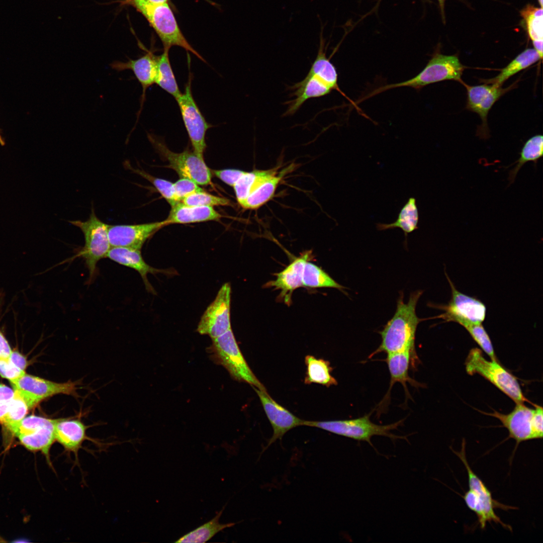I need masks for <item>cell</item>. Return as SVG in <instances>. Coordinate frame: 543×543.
Segmentation results:
<instances>
[{
	"mask_svg": "<svg viewBox=\"0 0 543 543\" xmlns=\"http://www.w3.org/2000/svg\"><path fill=\"white\" fill-rule=\"evenodd\" d=\"M419 219L416 200L414 197H410L401 209L397 219L394 222L389 224L379 223L376 224V227L380 231L400 228L403 231L406 240L409 233L418 228Z\"/></svg>",
	"mask_w": 543,
	"mask_h": 543,
	"instance_id": "27",
	"label": "cell"
},
{
	"mask_svg": "<svg viewBox=\"0 0 543 543\" xmlns=\"http://www.w3.org/2000/svg\"><path fill=\"white\" fill-rule=\"evenodd\" d=\"M111 68L117 71L131 70L140 83L142 88L140 109L138 113V119L145 99L147 89L155 83L157 74V56L149 52L138 59H130L126 62L115 61L110 64Z\"/></svg>",
	"mask_w": 543,
	"mask_h": 543,
	"instance_id": "20",
	"label": "cell"
},
{
	"mask_svg": "<svg viewBox=\"0 0 543 543\" xmlns=\"http://www.w3.org/2000/svg\"><path fill=\"white\" fill-rule=\"evenodd\" d=\"M542 42L543 39L532 41L534 49L537 52L541 59L542 58Z\"/></svg>",
	"mask_w": 543,
	"mask_h": 543,
	"instance_id": "49",
	"label": "cell"
},
{
	"mask_svg": "<svg viewBox=\"0 0 543 543\" xmlns=\"http://www.w3.org/2000/svg\"><path fill=\"white\" fill-rule=\"evenodd\" d=\"M13 350L10 345L0 329V359H7Z\"/></svg>",
	"mask_w": 543,
	"mask_h": 543,
	"instance_id": "45",
	"label": "cell"
},
{
	"mask_svg": "<svg viewBox=\"0 0 543 543\" xmlns=\"http://www.w3.org/2000/svg\"><path fill=\"white\" fill-rule=\"evenodd\" d=\"M150 3L153 5H162L167 3L168 0H147Z\"/></svg>",
	"mask_w": 543,
	"mask_h": 543,
	"instance_id": "50",
	"label": "cell"
},
{
	"mask_svg": "<svg viewBox=\"0 0 543 543\" xmlns=\"http://www.w3.org/2000/svg\"><path fill=\"white\" fill-rule=\"evenodd\" d=\"M9 359L15 366L23 371H25L27 366L26 357L17 351H12Z\"/></svg>",
	"mask_w": 543,
	"mask_h": 543,
	"instance_id": "46",
	"label": "cell"
},
{
	"mask_svg": "<svg viewBox=\"0 0 543 543\" xmlns=\"http://www.w3.org/2000/svg\"><path fill=\"white\" fill-rule=\"evenodd\" d=\"M465 67L456 55H445L436 53L429 60L425 67L417 75L407 80L387 84L378 87L359 100L361 102L388 89L400 87H410L415 89L433 83L447 80L460 82Z\"/></svg>",
	"mask_w": 543,
	"mask_h": 543,
	"instance_id": "3",
	"label": "cell"
},
{
	"mask_svg": "<svg viewBox=\"0 0 543 543\" xmlns=\"http://www.w3.org/2000/svg\"><path fill=\"white\" fill-rule=\"evenodd\" d=\"M318 54L308 73L312 74L325 83L332 90L335 89L346 98L354 106V102L346 97L338 84V74L334 65L327 58L324 48L325 42L321 33Z\"/></svg>",
	"mask_w": 543,
	"mask_h": 543,
	"instance_id": "25",
	"label": "cell"
},
{
	"mask_svg": "<svg viewBox=\"0 0 543 543\" xmlns=\"http://www.w3.org/2000/svg\"><path fill=\"white\" fill-rule=\"evenodd\" d=\"M168 51L169 49L164 48L162 54L157 56V74L155 83L175 99L182 93L171 66Z\"/></svg>",
	"mask_w": 543,
	"mask_h": 543,
	"instance_id": "33",
	"label": "cell"
},
{
	"mask_svg": "<svg viewBox=\"0 0 543 543\" xmlns=\"http://www.w3.org/2000/svg\"><path fill=\"white\" fill-rule=\"evenodd\" d=\"M465 446V441L463 439L461 451H457L452 449V451L461 460L468 473L469 490L463 496L466 505L477 515L482 529L485 528L487 522L493 521L511 530V527L500 519L495 513L494 509L508 510L514 508L503 505L493 498L490 491L470 467L466 458Z\"/></svg>",
	"mask_w": 543,
	"mask_h": 543,
	"instance_id": "2",
	"label": "cell"
},
{
	"mask_svg": "<svg viewBox=\"0 0 543 543\" xmlns=\"http://www.w3.org/2000/svg\"><path fill=\"white\" fill-rule=\"evenodd\" d=\"M189 76L184 93L175 100L194 151L203 156L206 148V134L212 126L206 121L195 101L192 93L191 73Z\"/></svg>",
	"mask_w": 543,
	"mask_h": 543,
	"instance_id": "11",
	"label": "cell"
},
{
	"mask_svg": "<svg viewBox=\"0 0 543 543\" xmlns=\"http://www.w3.org/2000/svg\"><path fill=\"white\" fill-rule=\"evenodd\" d=\"M467 373L478 374L488 380L515 403L529 402L524 396L516 378L497 360H488L477 348L470 350L465 362Z\"/></svg>",
	"mask_w": 543,
	"mask_h": 543,
	"instance_id": "7",
	"label": "cell"
},
{
	"mask_svg": "<svg viewBox=\"0 0 543 543\" xmlns=\"http://www.w3.org/2000/svg\"><path fill=\"white\" fill-rule=\"evenodd\" d=\"M25 373V371L17 367L9 358L0 359V376L10 382L19 379Z\"/></svg>",
	"mask_w": 543,
	"mask_h": 543,
	"instance_id": "42",
	"label": "cell"
},
{
	"mask_svg": "<svg viewBox=\"0 0 543 543\" xmlns=\"http://www.w3.org/2000/svg\"><path fill=\"white\" fill-rule=\"evenodd\" d=\"M212 171L216 177L227 185L232 187L234 186L245 172L236 169L214 170Z\"/></svg>",
	"mask_w": 543,
	"mask_h": 543,
	"instance_id": "43",
	"label": "cell"
},
{
	"mask_svg": "<svg viewBox=\"0 0 543 543\" xmlns=\"http://www.w3.org/2000/svg\"><path fill=\"white\" fill-rule=\"evenodd\" d=\"M29 409L23 398L15 390L14 396L10 401L8 412L1 423L8 428L25 417Z\"/></svg>",
	"mask_w": 543,
	"mask_h": 543,
	"instance_id": "36",
	"label": "cell"
},
{
	"mask_svg": "<svg viewBox=\"0 0 543 543\" xmlns=\"http://www.w3.org/2000/svg\"><path fill=\"white\" fill-rule=\"evenodd\" d=\"M69 222L79 228L84 235V244L79 250L77 256L81 257L84 260L88 270V284L93 281L97 276L98 263L106 257L111 247L108 236L109 225L99 219L93 206L89 218L86 221Z\"/></svg>",
	"mask_w": 543,
	"mask_h": 543,
	"instance_id": "6",
	"label": "cell"
},
{
	"mask_svg": "<svg viewBox=\"0 0 543 543\" xmlns=\"http://www.w3.org/2000/svg\"><path fill=\"white\" fill-rule=\"evenodd\" d=\"M212 348L217 361L227 370L233 379L266 391L246 363L232 329L212 339Z\"/></svg>",
	"mask_w": 543,
	"mask_h": 543,
	"instance_id": "8",
	"label": "cell"
},
{
	"mask_svg": "<svg viewBox=\"0 0 543 543\" xmlns=\"http://www.w3.org/2000/svg\"><path fill=\"white\" fill-rule=\"evenodd\" d=\"M526 21L527 30L532 41L543 39L542 8H526L522 12Z\"/></svg>",
	"mask_w": 543,
	"mask_h": 543,
	"instance_id": "38",
	"label": "cell"
},
{
	"mask_svg": "<svg viewBox=\"0 0 543 543\" xmlns=\"http://www.w3.org/2000/svg\"><path fill=\"white\" fill-rule=\"evenodd\" d=\"M181 202L189 206L212 207L227 206L230 204V201L227 199L212 195L204 191L192 194L183 199Z\"/></svg>",
	"mask_w": 543,
	"mask_h": 543,
	"instance_id": "39",
	"label": "cell"
},
{
	"mask_svg": "<svg viewBox=\"0 0 543 543\" xmlns=\"http://www.w3.org/2000/svg\"><path fill=\"white\" fill-rule=\"evenodd\" d=\"M131 3L147 19L161 39L164 48L172 46L182 47L206 62L203 57L187 41L176 22L167 3L153 5L147 0H130Z\"/></svg>",
	"mask_w": 543,
	"mask_h": 543,
	"instance_id": "5",
	"label": "cell"
},
{
	"mask_svg": "<svg viewBox=\"0 0 543 543\" xmlns=\"http://www.w3.org/2000/svg\"><path fill=\"white\" fill-rule=\"evenodd\" d=\"M56 419H50L41 416L30 415L24 417L18 423L7 428L13 434L17 436L20 434L30 433L43 426L54 423Z\"/></svg>",
	"mask_w": 543,
	"mask_h": 543,
	"instance_id": "37",
	"label": "cell"
},
{
	"mask_svg": "<svg viewBox=\"0 0 543 543\" xmlns=\"http://www.w3.org/2000/svg\"><path fill=\"white\" fill-rule=\"evenodd\" d=\"M221 217L212 207L189 206L180 202L171 207L164 221L167 225L217 220Z\"/></svg>",
	"mask_w": 543,
	"mask_h": 543,
	"instance_id": "23",
	"label": "cell"
},
{
	"mask_svg": "<svg viewBox=\"0 0 543 543\" xmlns=\"http://www.w3.org/2000/svg\"><path fill=\"white\" fill-rule=\"evenodd\" d=\"M14 395V390L4 384H0V401H10Z\"/></svg>",
	"mask_w": 543,
	"mask_h": 543,
	"instance_id": "47",
	"label": "cell"
},
{
	"mask_svg": "<svg viewBox=\"0 0 543 543\" xmlns=\"http://www.w3.org/2000/svg\"><path fill=\"white\" fill-rule=\"evenodd\" d=\"M419 359L415 357L409 351H403L387 354L385 361L387 364L390 375V386L388 392L379 404V408L382 410L386 406L390 398V392L393 385L396 383H400L403 386L407 398L410 397L407 383L413 387H419L422 385L411 378L408 374L410 365L414 369Z\"/></svg>",
	"mask_w": 543,
	"mask_h": 543,
	"instance_id": "17",
	"label": "cell"
},
{
	"mask_svg": "<svg viewBox=\"0 0 543 543\" xmlns=\"http://www.w3.org/2000/svg\"><path fill=\"white\" fill-rule=\"evenodd\" d=\"M261 402L264 412L273 430L272 436L262 451L283 436L291 429L303 425L304 420L300 419L275 401L266 390H259L252 386Z\"/></svg>",
	"mask_w": 543,
	"mask_h": 543,
	"instance_id": "15",
	"label": "cell"
},
{
	"mask_svg": "<svg viewBox=\"0 0 543 543\" xmlns=\"http://www.w3.org/2000/svg\"><path fill=\"white\" fill-rule=\"evenodd\" d=\"M224 508L225 506L218 512L211 520L185 534L175 542H205L212 538L219 531L234 525L235 523L223 524L219 522V519Z\"/></svg>",
	"mask_w": 543,
	"mask_h": 543,
	"instance_id": "32",
	"label": "cell"
},
{
	"mask_svg": "<svg viewBox=\"0 0 543 543\" xmlns=\"http://www.w3.org/2000/svg\"><path fill=\"white\" fill-rule=\"evenodd\" d=\"M55 422L52 424L37 429L30 433L20 434L16 436L21 443L28 449L41 451L45 456L49 464H51L49 457L50 450L53 443L55 441Z\"/></svg>",
	"mask_w": 543,
	"mask_h": 543,
	"instance_id": "26",
	"label": "cell"
},
{
	"mask_svg": "<svg viewBox=\"0 0 543 543\" xmlns=\"http://www.w3.org/2000/svg\"><path fill=\"white\" fill-rule=\"evenodd\" d=\"M287 170L286 168L263 182L249 195L240 205L245 209H255L264 205L273 197Z\"/></svg>",
	"mask_w": 543,
	"mask_h": 543,
	"instance_id": "31",
	"label": "cell"
},
{
	"mask_svg": "<svg viewBox=\"0 0 543 543\" xmlns=\"http://www.w3.org/2000/svg\"><path fill=\"white\" fill-rule=\"evenodd\" d=\"M538 2L541 6V8H542V0H538Z\"/></svg>",
	"mask_w": 543,
	"mask_h": 543,
	"instance_id": "52",
	"label": "cell"
},
{
	"mask_svg": "<svg viewBox=\"0 0 543 543\" xmlns=\"http://www.w3.org/2000/svg\"><path fill=\"white\" fill-rule=\"evenodd\" d=\"M176 197L181 202L186 197L195 193L204 190L193 180L187 178H181L173 184Z\"/></svg>",
	"mask_w": 543,
	"mask_h": 543,
	"instance_id": "41",
	"label": "cell"
},
{
	"mask_svg": "<svg viewBox=\"0 0 543 543\" xmlns=\"http://www.w3.org/2000/svg\"><path fill=\"white\" fill-rule=\"evenodd\" d=\"M231 295L230 284L226 283L201 316L197 329L199 333L208 335L212 339L231 329Z\"/></svg>",
	"mask_w": 543,
	"mask_h": 543,
	"instance_id": "12",
	"label": "cell"
},
{
	"mask_svg": "<svg viewBox=\"0 0 543 543\" xmlns=\"http://www.w3.org/2000/svg\"><path fill=\"white\" fill-rule=\"evenodd\" d=\"M10 401H0V423L8 412Z\"/></svg>",
	"mask_w": 543,
	"mask_h": 543,
	"instance_id": "48",
	"label": "cell"
},
{
	"mask_svg": "<svg viewBox=\"0 0 543 543\" xmlns=\"http://www.w3.org/2000/svg\"><path fill=\"white\" fill-rule=\"evenodd\" d=\"M147 137L154 149L168 161V167L174 170L181 178H189L199 185L211 184L212 172L203 156L189 150L180 153L174 152L154 134L148 133Z\"/></svg>",
	"mask_w": 543,
	"mask_h": 543,
	"instance_id": "9",
	"label": "cell"
},
{
	"mask_svg": "<svg viewBox=\"0 0 543 543\" xmlns=\"http://www.w3.org/2000/svg\"><path fill=\"white\" fill-rule=\"evenodd\" d=\"M88 426L80 418H64L56 419L54 425L55 441L60 443L68 454L73 453L77 463L78 452L83 442L89 439L86 434Z\"/></svg>",
	"mask_w": 543,
	"mask_h": 543,
	"instance_id": "19",
	"label": "cell"
},
{
	"mask_svg": "<svg viewBox=\"0 0 543 543\" xmlns=\"http://www.w3.org/2000/svg\"><path fill=\"white\" fill-rule=\"evenodd\" d=\"M310 252H306L296 258L284 270L276 274L270 286L281 290L283 295L290 297L296 289L303 286L302 277L304 265L308 261Z\"/></svg>",
	"mask_w": 543,
	"mask_h": 543,
	"instance_id": "24",
	"label": "cell"
},
{
	"mask_svg": "<svg viewBox=\"0 0 543 543\" xmlns=\"http://www.w3.org/2000/svg\"><path fill=\"white\" fill-rule=\"evenodd\" d=\"M371 414L355 419L329 421H304L303 425L314 427L335 434L358 441H365L375 448L371 438L375 435L389 437L392 440L398 439L407 440V436H399L391 433L402 425L404 419L388 425H378L370 420ZM376 451H378L375 449Z\"/></svg>",
	"mask_w": 543,
	"mask_h": 543,
	"instance_id": "4",
	"label": "cell"
},
{
	"mask_svg": "<svg viewBox=\"0 0 543 543\" xmlns=\"http://www.w3.org/2000/svg\"><path fill=\"white\" fill-rule=\"evenodd\" d=\"M124 165L126 168L137 173L152 184L158 192L170 204L171 207L180 202L176 196L173 184L171 182L163 179L155 177L143 170H140L139 168H135L131 166L129 161H125Z\"/></svg>",
	"mask_w": 543,
	"mask_h": 543,
	"instance_id": "35",
	"label": "cell"
},
{
	"mask_svg": "<svg viewBox=\"0 0 543 543\" xmlns=\"http://www.w3.org/2000/svg\"><path fill=\"white\" fill-rule=\"evenodd\" d=\"M465 328L471 337L492 360H497L490 338L482 323L472 324Z\"/></svg>",
	"mask_w": 543,
	"mask_h": 543,
	"instance_id": "40",
	"label": "cell"
},
{
	"mask_svg": "<svg viewBox=\"0 0 543 543\" xmlns=\"http://www.w3.org/2000/svg\"><path fill=\"white\" fill-rule=\"evenodd\" d=\"M539 60H541V58L534 49H527L502 68L497 76L490 79L482 80L481 81L485 83H492L502 86V84L510 77L530 66Z\"/></svg>",
	"mask_w": 543,
	"mask_h": 543,
	"instance_id": "28",
	"label": "cell"
},
{
	"mask_svg": "<svg viewBox=\"0 0 543 543\" xmlns=\"http://www.w3.org/2000/svg\"><path fill=\"white\" fill-rule=\"evenodd\" d=\"M543 155V136L537 134L529 138L524 144L518 159L506 167L515 164L514 167L509 171V185L514 183L517 174L521 168L527 162L532 161L536 165L537 161Z\"/></svg>",
	"mask_w": 543,
	"mask_h": 543,
	"instance_id": "30",
	"label": "cell"
},
{
	"mask_svg": "<svg viewBox=\"0 0 543 543\" xmlns=\"http://www.w3.org/2000/svg\"><path fill=\"white\" fill-rule=\"evenodd\" d=\"M11 383L29 408L36 406L47 398L58 394L78 396L77 390L79 383L76 381L57 383L25 373Z\"/></svg>",
	"mask_w": 543,
	"mask_h": 543,
	"instance_id": "10",
	"label": "cell"
},
{
	"mask_svg": "<svg viewBox=\"0 0 543 543\" xmlns=\"http://www.w3.org/2000/svg\"><path fill=\"white\" fill-rule=\"evenodd\" d=\"M467 90L466 109L477 114L482 120L481 125L477 131L478 135L484 139L489 136L487 117L489 111L494 104L505 94L514 88L516 82L507 87L492 83L470 85L463 82Z\"/></svg>",
	"mask_w": 543,
	"mask_h": 543,
	"instance_id": "13",
	"label": "cell"
},
{
	"mask_svg": "<svg viewBox=\"0 0 543 543\" xmlns=\"http://www.w3.org/2000/svg\"><path fill=\"white\" fill-rule=\"evenodd\" d=\"M0 143H1V144L2 145H4L5 144V141H4V139H3V137H2V135H1V132H0Z\"/></svg>",
	"mask_w": 543,
	"mask_h": 543,
	"instance_id": "51",
	"label": "cell"
},
{
	"mask_svg": "<svg viewBox=\"0 0 543 543\" xmlns=\"http://www.w3.org/2000/svg\"><path fill=\"white\" fill-rule=\"evenodd\" d=\"M289 89L292 91V95L295 98L285 103L288 108L284 116L295 114L308 99L323 97L332 90L318 78L309 73L304 79L290 86Z\"/></svg>",
	"mask_w": 543,
	"mask_h": 543,
	"instance_id": "22",
	"label": "cell"
},
{
	"mask_svg": "<svg viewBox=\"0 0 543 543\" xmlns=\"http://www.w3.org/2000/svg\"><path fill=\"white\" fill-rule=\"evenodd\" d=\"M533 409L526 406L523 403H516L513 410L507 414L496 411L493 413H483L498 419L508 430L509 437L516 442V447L522 441L535 439L532 428Z\"/></svg>",
	"mask_w": 543,
	"mask_h": 543,
	"instance_id": "18",
	"label": "cell"
},
{
	"mask_svg": "<svg viewBox=\"0 0 543 543\" xmlns=\"http://www.w3.org/2000/svg\"><path fill=\"white\" fill-rule=\"evenodd\" d=\"M305 362L307 368L304 379L306 384L316 383L327 387L337 385V381L331 375L333 368L328 361L307 355Z\"/></svg>",
	"mask_w": 543,
	"mask_h": 543,
	"instance_id": "29",
	"label": "cell"
},
{
	"mask_svg": "<svg viewBox=\"0 0 543 543\" xmlns=\"http://www.w3.org/2000/svg\"><path fill=\"white\" fill-rule=\"evenodd\" d=\"M438 1L439 2L440 5L441 6H442L443 5V2H444V0H438Z\"/></svg>",
	"mask_w": 543,
	"mask_h": 543,
	"instance_id": "53",
	"label": "cell"
},
{
	"mask_svg": "<svg viewBox=\"0 0 543 543\" xmlns=\"http://www.w3.org/2000/svg\"><path fill=\"white\" fill-rule=\"evenodd\" d=\"M535 409L532 417V428L535 439L542 438V408L535 405Z\"/></svg>",
	"mask_w": 543,
	"mask_h": 543,
	"instance_id": "44",
	"label": "cell"
},
{
	"mask_svg": "<svg viewBox=\"0 0 543 543\" xmlns=\"http://www.w3.org/2000/svg\"><path fill=\"white\" fill-rule=\"evenodd\" d=\"M303 286L310 288H332L343 291L345 288L315 264L306 261L304 267Z\"/></svg>",
	"mask_w": 543,
	"mask_h": 543,
	"instance_id": "34",
	"label": "cell"
},
{
	"mask_svg": "<svg viewBox=\"0 0 543 543\" xmlns=\"http://www.w3.org/2000/svg\"><path fill=\"white\" fill-rule=\"evenodd\" d=\"M164 220L136 225H110L108 236L111 247H125L140 250L145 242L162 227Z\"/></svg>",
	"mask_w": 543,
	"mask_h": 543,
	"instance_id": "16",
	"label": "cell"
},
{
	"mask_svg": "<svg viewBox=\"0 0 543 543\" xmlns=\"http://www.w3.org/2000/svg\"><path fill=\"white\" fill-rule=\"evenodd\" d=\"M106 257L137 272L143 281L146 290L152 294L155 292L148 280L147 275L165 272L164 270L155 268L147 264L144 260L140 250L138 249L125 247H111Z\"/></svg>",
	"mask_w": 543,
	"mask_h": 543,
	"instance_id": "21",
	"label": "cell"
},
{
	"mask_svg": "<svg viewBox=\"0 0 543 543\" xmlns=\"http://www.w3.org/2000/svg\"><path fill=\"white\" fill-rule=\"evenodd\" d=\"M422 292L419 290L411 293L407 303L404 302L403 292L400 294L394 316L379 331L381 343L368 358L380 352L389 354L403 351H409L418 358L415 350V334L417 325L422 319L417 317L416 307Z\"/></svg>",
	"mask_w": 543,
	"mask_h": 543,
	"instance_id": "1",
	"label": "cell"
},
{
	"mask_svg": "<svg viewBox=\"0 0 543 543\" xmlns=\"http://www.w3.org/2000/svg\"><path fill=\"white\" fill-rule=\"evenodd\" d=\"M451 290V298L447 305L439 306L445 312L438 316L446 321L456 322L463 327L482 323L486 316V308L478 299L458 291L448 277Z\"/></svg>",
	"mask_w": 543,
	"mask_h": 543,
	"instance_id": "14",
	"label": "cell"
}]
</instances>
